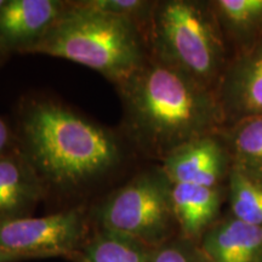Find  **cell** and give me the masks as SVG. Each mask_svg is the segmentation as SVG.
Listing matches in <instances>:
<instances>
[{"instance_id": "1", "label": "cell", "mask_w": 262, "mask_h": 262, "mask_svg": "<svg viewBox=\"0 0 262 262\" xmlns=\"http://www.w3.org/2000/svg\"><path fill=\"white\" fill-rule=\"evenodd\" d=\"M116 86L125 134L150 158L163 160L179 147L227 127L214 90L150 55Z\"/></svg>"}, {"instance_id": "2", "label": "cell", "mask_w": 262, "mask_h": 262, "mask_svg": "<svg viewBox=\"0 0 262 262\" xmlns=\"http://www.w3.org/2000/svg\"><path fill=\"white\" fill-rule=\"evenodd\" d=\"M17 141V149L45 189L83 188L112 172L123 160L114 134L51 101L26 104Z\"/></svg>"}, {"instance_id": "3", "label": "cell", "mask_w": 262, "mask_h": 262, "mask_svg": "<svg viewBox=\"0 0 262 262\" xmlns=\"http://www.w3.org/2000/svg\"><path fill=\"white\" fill-rule=\"evenodd\" d=\"M27 54L86 66L116 85L149 57L145 28L140 22L100 11L83 2H67L60 17Z\"/></svg>"}, {"instance_id": "4", "label": "cell", "mask_w": 262, "mask_h": 262, "mask_svg": "<svg viewBox=\"0 0 262 262\" xmlns=\"http://www.w3.org/2000/svg\"><path fill=\"white\" fill-rule=\"evenodd\" d=\"M149 55L216 91L228 64L226 38L209 2H156L145 25Z\"/></svg>"}, {"instance_id": "5", "label": "cell", "mask_w": 262, "mask_h": 262, "mask_svg": "<svg viewBox=\"0 0 262 262\" xmlns=\"http://www.w3.org/2000/svg\"><path fill=\"white\" fill-rule=\"evenodd\" d=\"M171 186L162 168L139 173L98 206L101 228L129 235L150 248L176 237Z\"/></svg>"}, {"instance_id": "6", "label": "cell", "mask_w": 262, "mask_h": 262, "mask_svg": "<svg viewBox=\"0 0 262 262\" xmlns=\"http://www.w3.org/2000/svg\"><path fill=\"white\" fill-rule=\"evenodd\" d=\"M84 209L75 208L41 217L0 220V247L32 258L70 257L88 241Z\"/></svg>"}, {"instance_id": "7", "label": "cell", "mask_w": 262, "mask_h": 262, "mask_svg": "<svg viewBox=\"0 0 262 262\" xmlns=\"http://www.w3.org/2000/svg\"><path fill=\"white\" fill-rule=\"evenodd\" d=\"M215 93L227 126L247 118L262 117V38L228 61Z\"/></svg>"}, {"instance_id": "8", "label": "cell", "mask_w": 262, "mask_h": 262, "mask_svg": "<svg viewBox=\"0 0 262 262\" xmlns=\"http://www.w3.org/2000/svg\"><path fill=\"white\" fill-rule=\"evenodd\" d=\"M231 156L222 136L208 135L186 143L162 160V170L171 183L216 187L228 179Z\"/></svg>"}, {"instance_id": "9", "label": "cell", "mask_w": 262, "mask_h": 262, "mask_svg": "<svg viewBox=\"0 0 262 262\" xmlns=\"http://www.w3.org/2000/svg\"><path fill=\"white\" fill-rule=\"evenodd\" d=\"M67 2L5 0L0 8V44L6 51L27 54L60 17Z\"/></svg>"}, {"instance_id": "10", "label": "cell", "mask_w": 262, "mask_h": 262, "mask_svg": "<svg viewBox=\"0 0 262 262\" xmlns=\"http://www.w3.org/2000/svg\"><path fill=\"white\" fill-rule=\"evenodd\" d=\"M226 196L227 191L222 186L172 183L171 202L179 234L199 243L208 229L220 220Z\"/></svg>"}, {"instance_id": "11", "label": "cell", "mask_w": 262, "mask_h": 262, "mask_svg": "<svg viewBox=\"0 0 262 262\" xmlns=\"http://www.w3.org/2000/svg\"><path fill=\"white\" fill-rule=\"evenodd\" d=\"M210 262H262V227L226 215L199 242Z\"/></svg>"}, {"instance_id": "12", "label": "cell", "mask_w": 262, "mask_h": 262, "mask_svg": "<svg viewBox=\"0 0 262 262\" xmlns=\"http://www.w3.org/2000/svg\"><path fill=\"white\" fill-rule=\"evenodd\" d=\"M44 192L37 173L17 147L0 156V220L27 216Z\"/></svg>"}, {"instance_id": "13", "label": "cell", "mask_w": 262, "mask_h": 262, "mask_svg": "<svg viewBox=\"0 0 262 262\" xmlns=\"http://www.w3.org/2000/svg\"><path fill=\"white\" fill-rule=\"evenodd\" d=\"M214 11L225 38L239 50L262 38V0H214Z\"/></svg>"}, {"instance_id": "14", "label": "cell", "mask_w": 262, "mask_h": 262, "mask_svg": "<svg viewBox=\"0 0 262 262\" xmlns=\"http://www.w3.org/2000/svg\"><path fill=\"white\" fill-rule=\"evenodd\" d=\"M153 248L129 235L101 228L72 257L75 262H150Z\"/></svg>"}, {"instance_id": "15", "label": "cell", "mask_w": 262, "mask_h": 262, "mask_svg": "<svg viewBox=\"0 0 262 262\" xmlns=\"http://www.w3.org/2000/svg\"><path fill=\"white\" fill-rule=\"evenodd\" d=\"M233 168L262 176V117L247 118L222 133Z\"/></svg>"}, {"instance_id": "16", "label": "cell", "mask_w": 262, "mask_h": 262, "mask_svg": "<svg viewBox=\"0 0 262 262\" xmlns=\"http://www.w3.org/2000/svg\"><path fill=\"white\" fill-rule=\"evenodd\" d=\"M227 181L229 215L262 227V176L231 166Z\"/></svg>"}, {"instance_id": "17", "label": "cell", "mask_w": 262, "mask_h": 262, "mask_svg": "<svg viewBox=\"0 0 262 262\" xmlns=\"http://www.w3.org/2000/svg\"><path fill=\"white\" fill-rule=\"evenodd\" d=\"M150 262H210L198 242L178 234L153 248Z\"/></svg>"}, {"instance_id": "18", "label": "cell", "mask_w": 262, "mask_h": 262, "mask_svg": "<svg viewBox=\"0 0 262 262\" xmlns=\"http://www.w3.org/2000/svg\"><path fill=\"white\" fill-rule=\"evenodd\" d=\"M85 5L100 11L136 19L145 28L147 18L156 2L146 0H85Z\"/></svg>"}, {"instance_id": "19", "label": "cell", "mask_w": 262, "mask_h": 262, "mask_svg": "<svg viewBox=\"0 0 262 262\" xmlns=\"http://www.w3.org/2000/svg\"><path fill=\"white\" fill-rule=\"evenodd\" d=\"M12 143H14V136H12L11 129L8 123L3 118H0V156L12 150Z\"/></svg>"}, {"instance_id": "20", "label": "cell", "mask_w": 262, "mask_h": 262, "mask_svg": "<svg viewBox=\"0 0 262 262\" xmlns=\"http://www.w3.org/2000/svg\"><path fill=\"white\" fill-rule=\"evenodd\" d=\"M24 260H29V258L24 256V255L12 253V251H9L0 247V262H18Z\"/></svg>"}, {"instance_id": "21", "label": "cell", "mask_w": 262, "mask_h": 262, "mask_svg": "<svg viewBox=\"0 0 262 262\" xmlns=\"http://www.w3.org/2000/svg\"><path fill=\"white\" fill-rule=\"evenodd\" d=\"M8 54V51L5 50L4 48H3V45L0 44V63H2L3 61H4V58H5V55Z\"/></svg>"}, {"instance_id": "22", "label": "cell", "mask_w": 262, "mask_h": 262, "mask_svg": "<svg viewBox=\"0 0 262 262\" xmlns=\"http://www.w3.org/2000/svg\"><path fill=\"white\" fill-rule=\"evenodd\" d=\"M4 3H5V0H0V8H2V6L4 5Z\"/></svg>"}]
</instances>
